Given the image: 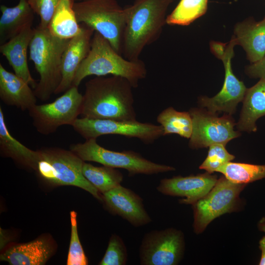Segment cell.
Here are the masks:
<instances>
[{"label":"cell","instance_id":"1","mask_svg":"<svg viewBox=\"0 0 265 265\" xmlns=\"http://www.w3.org/2000/svg\"><path fill=\"white\" fill-rule=\"evenodd\" d=\"M133 88L127 79L119 76L90 79L85 83L80 115L90 119L136 121Z\"/></svg>","mask_w":265,"mask_h":265},{"label":"cell","instance_id":"2","mask_svg":"<svg viewBox=\"0 0 265 265\" xmlns=\"http://www.w3.org/2000/svg\"><path fill=\"white\" fill-rule=\"evenodd\" d=\"M174 0H135L125 7L126 21L122 54L138 60L144 49L156 41L166 24V12Z\"/></svg>","mask_w":265,"mask_h":265},{"label":"cell","instance_id":"3","mask_svg":"<svg viewBox=\"0 0 265 265\" xmlns=\"http://www.w3.org/2000/svg\"><path fill=\"white\" fill-rule=\"evenodd\" d=\"M147 73L144 62L139 59L130 60L125 58L112 47L109 42L95 31L88 54L77 70L72 86L78 87L86 77L108 75L127 79L133 88L145 78Z\"/></svg>","mask_w":265,"mask_h":265},{"label":"cell","instance_id":"4","mask_svg":"<svg viewBox=\"0 0 265 265\" xmlns=\"http://www.w3.org/2000/svg\"><path fill=\"white\" fill-rule=\"evenodd\" d=\"M69 41L53 36L48 28H34L29 57L40 76L34 92L42 101L48 100L61 82L62 55Z\"/></svg>","mask_w":265,"mask_h":265},{"label":"cell","instance_id":"5","mask_svg":"<svg viewBox=\"0 0 265 265\" xmlns=\"http://www.w3.org/2000/svg\"><path fill=\"white\" fill-rule=\"evenodd\" d=\"M39 157L35 170L45 182L53 186H72L82 188L102 201L99 191L84 176L83 161L71 150L44 147L37 150Z\"/></svg>","mask_w":265,"mask_h":265},{"label":"cell","instance_id":"6","mask_svg":"<svg viewBox=\"0 0 265 265\" xmlns=\"http://www.w3.org/2000/svg\"><path fill=\"white\" fill-rule=\"evenodd\" d=\"M74 9L79 23L99 33L122 54L126 12L116 0H82L75 1Z\"/></svg>","mask_w":265,"mask_h":265},{"label":"cell","instance_id":"7","mask_svg":"<svg viewBox=\"0 0 265 265\" xmlns=\"http://www.w3.org/2000/svg\"><path fill=\"white\" fill-rule=\"evenodd\" d=\"M70 150L83 161H93L103 165L126 170L129 176L137 174L153 175L175 170L172 166L149 160L139 153L128 150L111 151L100 146L96 139L72 144Z\"/></svg>","mask_w":265,"mask_h":265},{"label":"cell","instance_id":"8","mask_svg":"<svg viewBox=\"0 0 265 265\" xmlns=\"http://www.w3.org/2000/svg\"><path fill=\"white\" fill-rule=\"evenodd\" d=\"M236 46L234 39L226 43L211 41L210 48L212 53L223 62L225 78L222 88L214 96L199 98V105L212 113L223 112L231 115L235 113L238 104L242 101L247 88L244 83L234 75L231 60L234 55V48Z\"/></svg>","mask_w":265,"mask_h":265},{"label":"cell","instance_id":"9","mask_svg":"<svg viewBox=\"0 0 265 265\" xmlns=\"http://www.w3.org/2000/svg\"><path fill=\"white\" fill-rule=\"evenodd\" d=\"M246 185L232 183L224 176L217 180L207 195L192 205L194 233L201 234L215 218L236 211L239 194Z\"/></svg>","mask_w":265,"mask_h":265},{"label":"cell","instance_id":"10","mask_svg":"<svg viewBox=\"0 0 265 265\" xmlns=\"http://www.w3.org/2000/svg\"><path fill=\"white\" fill-rule=\"evenodd\" d=\"M83 95L72 86L53 102L35 105L28 111L36 131L43 135L55 132L60 126L72 125L80 115Z\"/></svg>","mask_w":265,"mask_h":265},{"label":"cell","instance_id":"11","mask_svg":"<svg viewBox=\"0 0 265 265\" xmlns=\"http://www.w3.org/2000/svg\"><path fill=\"white\" fill-rule=\"evenodd\" d=\"M71 126L85 140L97 139L103 135L117 134L136 138L145 144H150L163 136L160 125L137 120L124 121L81 117L78 118Z\"/></svg>","mask_w":265,"mask_h":265},{"label":"cell","instance_id":"12","mask_svg":"<svg viewBox=\"0 0 265 265\" xmlns=\"http://www.w3.org/2000/svg\"><path fill=\"white\" fill-rule=\"evenodd\" d=\"M185 249L184 233L174 228L153 230L143 236L139 248L141 265H176Z\"/></svg>","mask_w":265,"mask_h":265},{"label":"cell","instance_id":"13","mask_svg":"<svg viewBox=\"0 0 265 265\" xmlns=\"http://www.w3.org/2000/svg\"><path fill=\"white\" fill-rule=\"evenodd\" d=\"M192 120V132L189 146L191 149L209 147L214 144L224 145L240 135L234 130L235 125L230 115L218 117L203 109L192 108L189 110Z\"/></svg>","mask_w":265,"mask_h":265},{"label":"cell","instance_id":"14","mask_svg":"<svg viewBox=\"0 0 265 265\" xmlns=\"http://www.w3.org/2000/svg\"><path fill=\"white\" fill-rule=\"evenodd\" d=\"M102 198L112 214L122 217L135 227L146 225L152 221L144 207L143 199L121 185L102 194Z\"/></svg>","mask_w":265,"mask_h":265},{"label":"cell","instance_id":"15","mask_svg":"<svg viewBox=\"0 0 265 265\" xmlns=\"http://www.w3.org/2000/svg\"><path fill=\"white\" fill-rule=\"evenodd\" d=\"M217 181L216 175L208 172L197 175L174 176L161 180L157 190L165 195L184 197L182 204L192 205L207 195Z\"/></svg>","mask_w":265,"mask_h":265},{"label":"cell","instance_id":"16","mask_svg":"<svg viewBox=\"0 0 265 265\" xmlns=\"http://www.w3.org/2000/svg\"><path fill=\"white\" fill-rule=\"evenodd\" d=\"M81 31L70 39L63 52L61 62L62 78L55 94L64 93L72 86L76 72L90 51L95 31L84 24H81Z\"/></svg>","mask_w":265,"mask_h":265},{"label":"cell","instance_id":"17","mask_svg":"<svg viewBox=\"0 0 265 265\" xmlns=\"http://www.w3.org/2000/svg\"><path fill=\"white\" fill-rule=\"evenodd\" d=\"M34 34V28L28 26L19 34L0 46V52L5 56L14 73L34 89L37 85L32 77L27 60V51Z\"/></svg>","mask_w":265,"mask_h":265},{"label":"cell","instance_id":"18","mask_svg":"<svg viewBox=\"0 0 265 265\" xmlns=\"http://www.w3.org/2000/svg\"><path fill=\"white\" fill-rule=\"evenodd\" d=\"M232 37L251 63L259 61L265 54V18L260 21L250 18L237 23Z\"/></svg>","mask_w":265,"mask_h":265},{"label":"cell","instance_id":"19","mask_svg":"<svg viewBox=\"0 0 265 265\" xmlns=\"http://www.w3.org/2000/svg\"><path fill=\"white\" fill-rule=\"evenodd\" d=\"M29 85L0 64V98L5 104L28 110L36 104L37 99Z\"/></svg>","mask_w":265,"mask_h":265},{"label":"cell","instance_id":"20","mask_svg":"<svg viewBox=\"0 0 265 265\" xmlns=\"http://www.w3.org/2000/svg\"><path fill=\"white\" fill-rule=\"evenodd\" d=\"M52 252V246L48 240L38 238L9 248L0 255V259L10 265H43Z\"/></svg>","mask_w":265,"mask_h":265},{"label":"cell","instance_id":"21","mask_svg":"<svg viewBox=\"0 0 265 265\" xmlns=\"http://www.w3.org/2000/svg\"><path fill=\"white\" fill-rule=\"evenodd\" d=\"M0 10V44L19 34L28 26H32L34 12L27 0H19L14 7L1 5Z\"/></svg>","mask_w":265,"mask_h":265},{"label":"cell","instance_id":"22","mask_svg":"<svg viewBox=\"0 0 265 265\" xmlns=\"http://www.w3.org/2000/svg\"><path fill=\"white\" fill-rule=\"evenodd\" d=\"M242 103L237 128L239 131L256 132L257 120L265 115V80L260 79L254 85L247 88Z\"/></svg>","mask_w":265,"mask_h":265},{"label":"cell","instance_id":"23","mask_svg":"<svg viewBox=\"0 0 265 265\" xmlns=\"http://www.w3.org/2000/svg\"><path fill=\"white\" fill-rule=\"evenodd\" d=\"M0 152L11 158L25 166L35 169L38 159V151L24 145L10 133L5 123L2 108L0 106Z\"/></svg>","mask_w":265,"mask_h":265},{"label":"cell","instance_id":"24","mask_svg":"<svg viewBox=\"0 0 265 265\" xmlns=\"http://www.w3.org/2000/svg\"><path fill=\"white\" fill-rule=\"evenodd\" d=\"M74 0H60L47 27L53 36L71 39L81 31L74 9Z\"/></svg>","mask_w":265,"mask_h":265},{"label":"cell","instance_id":"25","mask_svg":"<svg viewBox=\"0 0 265 265\" xmlns=\"http://www.w3.org/2000/svg\"><path fill=\"white\" fill-rule=\"evenodd\" d=\"M157 120L162 128L163 136L177 134L181 137L190 138L193 125L189 112L179 111L173 107H169L159 114Z\"/></svg>","mask_w":265,"mask_h":265},{"label":"cell","instance_id":"26","mask_svg":"<svg viewBox=\"0 0 265 265\" xmlns=\"http://www.w3.org/2000/svg\"><path fill=\"white\" fill-rule=\"evenodd\" d=\"M82 170L85 178L102 194L120 185L123 180L121 172L109 166H95L84 162Z\"/></svg>","mask_w":265,"mask_h":265},{"label":"cell","instance_id":"27","mask_svg":"<svg viewBox=\"0 0 265 265\" xmlns=\"http://www.w3.org/2000/svg\"><path fill=\"white\" fill-rule=\"evenodd\" d=\"M216 172L222 173L232 183L246 185L265 178V164L229 161L221 166Z\"/></svg>","mask_w":265,"mask_h":265},{"label":"cell","instance_id":"28","mask_svg":"<svg viewBox=\"0 0 265 265\" xmlns=\"http://www.w3.org/2000/svg\"><path fill=\"white\" fill-rule=\"evenodd\" d=\"M208 4V0H180L167 16L166 24L188 26L206 13Z\"/></svg>","mask_w":265,"mask_h":265},{"label":"cell","instance_id":"29","mask_svg":"<svg viewBox=\"0 0 265 265\" xmlns=\"http://www.w3.org/2000/svg\"><path fill=\"white\" fill-rule=\"evenodd\" d=\"M127 261V249L124 241L117 235H112L106 253L99 265H125Z\"/></svg>","mask_w":265,"mask_h":265},{"label":"cell","instance_id":"30","mask_svg":"<svg viewBox=\"0 0 265 265\" xmlns=\"http://www.w3.org/2000/svg\"><path fill=\"white\" fill-rule=\"evenodd\" d=\"M209 148L207 157L199 166L200 169H204L209 173L216 172L221 166L235 158L227 151L223 144H214Z\"/></svg>","mask_w":265,"mask_h":265},{"label":"cell","instance_id":"31","mask_svg":"<svg viewBox=\"0 0 265 265\" xmlns=\"http://www.w3.org/2000/svg\"><path fill=\"white\" fill-rule=\"evenodd\" d=\"M71 234L68 258L67 265H86L87 259L80 241L77 228V213L70 212Z\"/></svg>","mask_w":265,"mask_h":265},{"label":"cell","instance_id":"32","mask_svg":"<svg viewBox=\"0 0 265 265\" xmlns=\"http://www.w3.org/2000/svg\"><path fill=\"white\" fill-rule=\"evenodd\" d=\"M60 0H27L34 13L40 17L38 26L46 28Z\"/></svg>","mask_w":265,"mask_h":265},{"label":"cell","instance_id":"33","mask_svg":"<svg viewBox=\"0 0 265 265\" xmlns=\"http://www.w3.org/2000/svg\"><path fill=\"white\" fill-rule=\"evenodd\" d=\"M245 73L251 78L265 80V54L259 61L246 66Z\"/></svg>","mask_w":265,"mask_h":265},{"label":"cell","instance_id":"34","mask_svg":"<svg viewBox=\"0 0 265 265\" xmlns=\"http://www.w3.org/2000/svg\"><path fill=\"white\" fill-rule=\"evenodd\" d=\"M0 248L1 250L10 240V238L8 234L2 229H0Z\"/></svg>","mask_w":265,"mask_h":265},{"label":"cell","instance_id":"35","mask_svg":"<svg viewBox=\"0 0 265 265\" xmlns=\"http://www.w3.org/2000/svg\"><path fill=\"white\" fill-rule=\"evenodd\" d=\"M259 248L262 253L259 265H265V236L263 237L259 241Z\"/></svg>","mask_w":265,"mask_h":265},{"label":"cell","instance_id":"36","mask_svg":"<svg viewBox=\"0 0 265 265\" xmlns=\"http://www.w3.org/2000/svg\"><path fill=\"white\" fill-rule=\"evenodd\" d=\"M258 229L265 233V216L262 217L258 223Z\"/></svg>","mask_w":265,"mask_h":265},{"label":"cell","instance_id":"37","mask_svg":"<svg viewBox=\"0 0 265 265\" xmlns=\"http://www.w3.org/2000/svg\"><path fill=\"white\" fill-rule=\"evenodd\" d=\"M75 1H80V0H74Z\"/></svg>","mask_w":265,"mask_h":265}]
</instances>
